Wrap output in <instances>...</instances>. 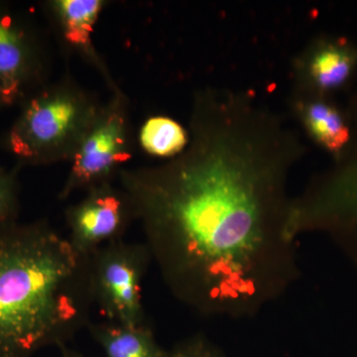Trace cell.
<instances>
[{"instance_id": "9", "label": "cell", "mask_w": 357, "mask_h": 357, "mask_svg": "<svg viewBox=\"0 0 357 357\" xmlns=\"http://www.w3.org/2000/svg\"><path fill=\"white\" fill-rule=\"evenodd\" d=\"M356 62L357 52L344 42H314L294 64V96L326 98L349 81Z\"/></svg>"}, {"instance_id": "7", "label": "cell", "mask_w": 357, "mask_h": 357, "mask_svg": "<svg viewBox=\"0 0 357 357\" xmlns=\"http://www.w3.org/2000/svg\"><path fill=\"white\" fill-rule=\"evenodd\" d=\"M121 114L112 112L91 126L77 147L62 197L81 187L102 184L115 167L131 157Z\"/></svg>"}, {"instance_id": "1", "label": "cell", "mask_w": 357, "mask_h": 357, "mask_svg": "<svg viewBox=\"0 0 357 357\" xmlns=\"http://www.w3.org/2000/svg\"><path fill=\"white\" fill-rule=\"evenodd\" d=\"M190 126L177 156L122 174L123 194L180 302L206 317L248 318L300 275L288 183L306 149L249 91H199Z\"/></svg>"}, {"instance_id": "2", "label": "cell", "mask_w": 357, "mask_h": 357, "mask_svg": "<svg viewBox=\"0 0 357 357\" xmlns=\"http://www.w3.org/2000/svg\"><path fill=\"white\" fill-rule=\"evenodd\" d=\"M93 306L89 255L46 223L0 225V357L62 349Z\"/></svg>"}, {"instance_id": "13", "label": "cell", "mask_w": 357, "mask_h": 357, "mask_svg": "<svg viewBox=\"0 0 357 357\" xmlns=\"http://www.w3.org/2000/svg\"><path fill=\"white\" fill-rule=\"evenodd\" d=\"M140 142L148 153L173 158L187 146L189 134L173 119L152 117L141 129Z\"/></svg>"}, {"instance_id": "15", "label": "cell", "mask_w": 357, "mask_h": 357, "mask_svg": "<svg viewBox=\"0 0 357 357\" xmlns=\"http://www.w3.org/2000/svg\"><path fill=\"white\" fill-rule=\"evenodd\" d=\"M166 357H218L215 349L204 338L196 337L183 342L172 351L167 352Z\"/></svg>"}, {"instance_id": "3", "label": "cell", "mask_w": 357, "mask_h": 357, "mask_svg": "<svg viewBox=\"0 0 357 357\" xmlns=\"http://www.w3.org/2000/svg\"><path fill=\"white\" fill-rule=\"evenodd\" d=\"M93 114L69 91H45L28 98L6 136V146L22 164H39L79 144Z\"/></svg>"}, {"instance_id": "14", "label": "cell", "mask_w": 357, "mask_h": 357, "mask_svg": "<svg viewBox=\"0 0 357 357\" xmlns=\"http://www.w3.org/2000/svg\"><path fill=\"white\" fill-rule=\"evenodd\" d=\"M18 213V190L13 173L0 168V225L16 222Z\"/></svg>"}, {"instance_id": "8", "label": "cell", "mask_w": 357, "mask_h": 357, "mask_svg": "<svg viewBox=\"0 0 357 357\" xmlns=\"http://www.w3.org/2000/svg\"><path fill=\"white\" fill-rule=\"evenodd\" d=\"M38 73L29 33L13 13L0 6V110L25 102Z\"/></svg>"}, {"instance_id": "16", "label": "cell", "mask_w": 357, "mask_h": 357, "mask_svg": "<svg viewBox=\"0 0 357 357\" xmlns=\"http://www.w3.org/2000/svg\"><path fill=\"white\" fill-rule=\"evenodd\" d=\"M63 357H86L83 354H79V352L70 351V349L62 347Z\"/></svg>"}, {"instance_id": "11", "label": "cell", "mask_w": 357, "mask_h": 357, "mask_svg": "<svg viewBox=\"0 0 357 357\" xmlns=\"http://www.w3.org/2000/svg\"><path fill=\"white\" fill-rule=\"evenodd\" d=\"M89 331L102 347L105 357H166L153 332L145 325L129 326L117 324L89 323Z\"/></svg>"}, {"instance_id": "5", "label": "cell", "mask_w": 357, "mask_h": 357, "mask_svg": "<svg viewBox=\"0 0 357 357\" xmlns=\"http://www.w3.org/2000/svg\"><path fill=\"white\" fill-rule=\"evenodd\" d=\"M340 158L305 189L303 211L312 229L337 239L357 261V148Z\"/></svg>"}, {"instance_id": "12", "label": "cell", "mask_w": 357, "mask_h": 357, "mask_svg": "<svg viewBox=\"0 0 357 357\" xmlns=\"http://www.w3.org/2000/svg\"><path fill=\"white\" fill-rule=\"evenodd\" d=\"M56 6L62 20L66 39L70 44L88 49L102 2L100 0H61L56 2Z\"/></svg>"}, {"instance_id": "10", "label": "cell", "mask_w": 357, "mask_h": 357, "mask_svg": "<svg viewBox=\"0 0 357 357\" xmlns=\"http://www.w3.org/2000/svg\"><path fill=\"white\" fill-rule=\"evenodd\" d=\"M294 109L312 140L340 156L349 145L351 131L340 112L326 98L294 96Z\"/></svg>"}, {"instance_id": "4", "label": "cell", "mask_w": 357, "mask_h": 357, "mask_svg": "<svg viewBox=\"0 0 357 357\" xmlns=\"http://www.w3.org/2000/svg\"><path fill=\"white\" fill-rule=\"evenodd\" d=\"M93 303L109 323L145 325L142 280L151 256L145 244L112 241L89 255Z\"/></svg>"}, {"instance_id": "6", "label": "cell", "mask_w": 357, "mask_h": 357, "mask_svg": "<svg viewBox=\"0 0 357 357\" xmlns=\"http://www.w3.org/2000/svg\"><path fill=\"white\" fill-rule=\"evenodd\" d=\"M131 218L123 192L119 195L107 185H98L68 213V241L77 252L88 256L100 246L121 239Z\"/></svg>"}]
</instances>
